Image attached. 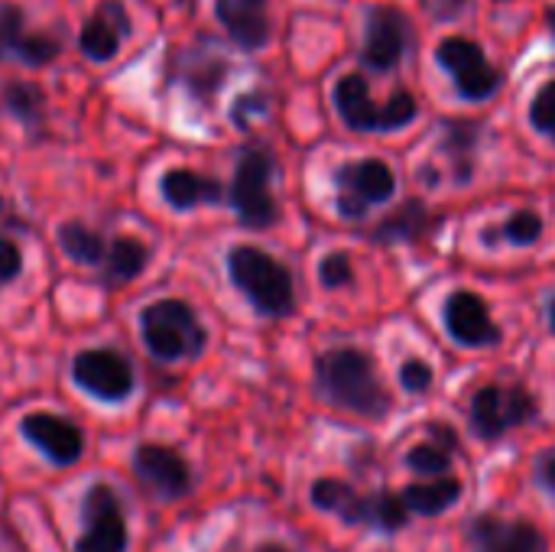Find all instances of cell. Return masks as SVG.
Segmentation results:
<instances>
[{
  "label": "cell",
  "mask_w": 555,
  "mask_h": 552,
  "mask_svg": "<svg viewBox=\"0 0 555 552\" xmlns=\"http://www.w3.org/2000/svg\"><path fill=\"white\" fill-rule=\"evenodd\" d=\"M315 397L335 410L354 413L361 420H387L393 397L384 387L371 355L358 348H332L315 361Z\"/></svg>",
  "instance_id": "obj_1"
},
{
  "label": "cell",
  "mask_w": 555,
  "mask_h": 552,
  "mask_svg": "<svg viewBox=\"0 0 555 552\" xmlns=\"http://www.w3.org/2000/svg\"><path fill=\"white\" fill-rule=\"evenodd\" d=\"M228 277L234 290L257 309L263 319H286L296 309V280L286 264H280L273 254L237 244L228 254Z\"/></svg>",
  "instance_id": "obj_2"
},
{
  "label": "cell",
  "mask_w": 555,
  "mask_h": 552,
  "mask_svg": "<svg viewBox=\"0 0 555 552\" xmlns=\"http://www.w3.org/2000/svg\"><path fill=\"white\" fill-rule=\"evenodd\" d=\"M332 101L341 124L354 133H393L410 127L420 114V104L406 88H397L384 104H377L361 72L341 75L332 88Z\"/></svg>",
  "instance_id": "obj_3"
},
{
  "label": "cell",
  "mask_w": 555,
  "mask_h": 552,
  "mask_svg": "<svg viewBox=\"0 0 555 552\" xmlns=\"http://www.w3.org/2000/svg\"><path fill=\"white\" fill-rule=\"evenodd\" d=\"M140 335L146 351L156 361H195L205 345L208 332L198 322L195 309L182 299H159L140 312Z\"/></svg>",
  "instance_id": "obj_4"
},
{
  "label": "cell",
  "mask_w": 555,
  "mask_h": 552,
  "mask_svg": "<svg viewBox=\"0 0 555 552\" xmlns=\"http://www.w3.org/2000/svg\"><path fill=\"white\" fill-rule=\"evenodd\" d=\"M276 156L267 146H244L234 166V179L228 189V202L237 221L250 231H267L280 221V205L273 195Z\"/></svg>",
  "instance_id": "obj_5"
},
{
  "label": "cell",
  "mask_w": 555,
  "mask_h": 552,
  "mask_svg": "<svg viewBox=\"0 0 555 552\" xmlns=\"http://www.w3.org/2000/svg\"><path fill=\"white\" fill-rule=\"evenodd\" d=\"M540 416V400L520 384H488L472 397V433L481 442H501Z\"/></svg>",
  "instance_id": "obj_6"
},
{
  "label": "cell",
  "mask_w": 555,
  "mask_h": 552,
  "mask_svg": "<svg viewBox=\"0 0 555 552\" xmlns=\"http://www.w3.org/2000/svg\"><path fill=\"white\" fill-rule=\"evenodd\" d=\"M436 62L452 78L459 98L465 101H488L501 91L504 72L488 59L485 46L472 36H446L436 46Z\"/></svg>",
  "instance_id": "obj_7"
},
{
  "label": "cell",
  "mask_w": 555,
  "mask_h": 552,
  "mask_svg": "<svg viewBox=\"0 0 555 552\" xmlns=\"http://www.w3.org/2000/svg\"><path fill=\"white\" fill-rule=\"evenodd\" d=\"M335 189H338V195H335L338 215L348 221H361L371 215V208H377L397 195V176L384 159L364 156V159L341 163L335 169Z\"/></svg>",
  "instance_id": "obj_8"
},
{
  "label": "cell",
  "mask_w": 555,
  "mask_h": 552,
  "mask_svg": "<svg viewBox=\"0 0 555 552\" xmlns=\"http://www.w3.org/2000/svg\"><path fill=\"white\" fill-rule=\"evenodd\" d=\"M78 517H81V537L75 540V552H127L130 530L114 488L91 485L81 498Z\"/></svg>",
  "instance_id": "obj_9"
},
{
  "label": "cell",
  "mask_w": 555,
  "mask_h": 552,
  "mask_svg": "<svg viewBox=\"0 0 555 552\" xmlns=\"http://www.w3.org/2000/svg\"><path fill=\"white\" fill-rule=\"evenodd\" d=\"M416 42L413 20L400 7H374L364 23V46L361 62L374 72H393Z\"/></svg>",
  "instance_id": "obj_10"
},
{
  "label": "cell",
  "mask_w": 555,
  "mask_h": 552,
  "mask_svg": "<svg viewBox=\"0 0 555 552\" xmlns=\"http://www.w3.org/2000/svg\"><path fill=\"white\" fill-rule=\"evenodd\" d=\"M72 384L101 403H124L133 394V368L111 348H91L75 355Z\"/></svg>",
  "instance_id": "obj_11"
},
{
  "label": "cell",
  "mask_w": 555,
  "mask_h": 552,
  "mask_svg": "<svg viewBox=\"0 0 555 552\" xmlns=\"http://www.w3.org/2000/svg\"><path fill=\"white\" fill-rule=\"evenodd\" d=\"M133 36V16L124 0H98L88 20L78 29V52L94 62L107 65L120 55L124 42Z\"/></svg>",
  "instance_id": "obj_12"
},
{
  "label": "cell",
  "mask_w": 555,
  "mask_h": 552,
  "mask_svg": "<svg viewBox=\"0 0 555 552\" xmlns=\"http://www.w3.org/2000/svg\"><path fill=\"white\" fill-rule=\"evenodd\" d=\"M133 472L156 501H182L192 491V468L182 459V452L169 446H159V442L137 446Z\"/></svg>",
  "instance_id": "obj_13"
},
{
  "label": "cell",
  "mask_w": 555,
  "mask_h": 552,
  "mask_svg": "<svg viewBox=\"0 0 555 552\" xmlns=\"http://www.w3.org/2000/svg\"><path fill=\"white\" fill-rule=\"evenodd\" d=\"M472 552H550L546 534L524 517L478 514L468 521Z\"/></svg>",
  "instance_id": "obj_14"
},
{
  "label": "cell",
  "mask_w": 555,
  "mask_h": 552,
  "mask_svg": "<svg viewBox=\"0 0 555 552\" xmlns=\"http://www.w3.org/2000/svg\"><path fill=\"white\" fill-rule=\"evenodd\" d=\"M442 322H446L449 338L455 345H462V348H494L504 338V332L491 319L488 303L478 293H472V290H455L446 299Z\"/></svg>",
  "instance_id": "obj_15"
},
{
  "label": "cell",
  "mask_w": 555,
  "mask_h": 552,
  "mask_svg": "<svg viewBox=\"0 0 555 552\" xmlns=\"http://www.w3.org/2000/svg\"><path fill=\"white\" fill-rule=\"evenodd\" d=\"M20 436L59 468H68L85 455V433L59 413H26Z\"/></svg>",
  "instance_id": "obj_16"
},
{
  "label": "cell",
  "mask_w": 555,
  "mask_h": 552,
  "mask_svg": "<svg viewBox=\"0 0 555 552\" xmlns=\"http://www.w3.org/2000/svg\"><path fill=\"white\" fill-rule=\"evenodd\" d=\"M211 42L215 39H198L195 46H185V49L172 52V62H169L172 81L189 88L192 98H198V101H211L215 91L228 78V59Z\"/></svg>",
  "instance_id": "obj_17"
},
{
  "label": "cell",
  "mask_w": 555,
  "mask_h": 552,
  "mask_svg": "<svg viewBox=\"0 0 555 552\" xmlns=\"http://www.w3.org/2000/svg\"><path fill=\"white\" fill-rule=\"evenodd\" d=\"M215 16L228 39L244 52H260L273 36L270 0H215Z\"/></svg>",
  "instance_id": "obj_18"
},
{
  "label": "cell",
  "mask_w": 555,
  "mask_h": 552,
  "mask_svg": "<svg viewBox=\"0 0 555 552\" xmlns=\"http://www.w3.org/2000/svg\"><path fill=\"white\" fill-rule=\"evenodd\" d=\"M159 195L172 211H192L198 205H218L224 202V185L211 176H202L195 169H166L159 179Z\"/></svg>",
  "instance_id": "obj_19"
},
{
  "label": "cell",
  "mask_w": 555,
  "mask_h": 552,
  "mask_svg": "<svg viewBox=\"0 0 555 552\" xmlns=\"http://www.w3.org/2000/svg\"><path fill=\"white\" fill-rule=\"evenodd\" d=\"M433 228V211L426 202L410 198L397 211H390L374 231H367V241L374 244H416L429 234Z\"/></svg>",
  "instance_id": "obj_20"
},
{
  "label": "cell",
  "mask_w": 555,
  "mask_h": 552,
  "mask_svg": "<svg viewBox=\"0 0 555 552\" xmlns=\"http://www.w3.org/2000/svg\"><path fill=\"white\" fill-rule=\"evenodd\" d=\"M150 264V247L137 238H117L107 244V257L101 264V283L107 290H117L124 283H133Z\"/></svg>",
  "instance_id": "obj_21"
},
{
  "label": "cell",
  "mask_w": 555,
  "mask_h": 552,
  "mask_svg": "<svg viewBox=\"0 0 555 552\" xmlns=\"http://www.w3.org/2000/svg\"><path fill=\"white\" fill-rule=\"evenodd\" d=\"M312 504L332 517H338L345 527H364V495H358L348 482L338 478H319L309 491Z\"/></svg>",
  "instance_id": "obj_22"
},
{
  "label": "cell",
  "mask_w": 555,
  "mask_h": 552,
  "mask_svg": "<svg viewBox=\"0 0 555 552\" xmlns=\"http://www.w3.org/2000/svg\"><path fill=\"white\" fill-rule=\"evenodd\" d=\"M442 150L452 156V169H455V182H468L475 172V150L481 140V124L468 120V117H452L442 124Z\"/></svg>",
  "instance_id": "obj_23"
},
{
  "label": "cell",
  "mask_w": 555,
  "mask_h": 552,
  "mask_svg": "<svg viewBox=\"0 0 555 552\" xmlns=\"http://www.w3.org/2000/svg\"><path fill=\"white\" fill-rule=\"evenodd\" d=\"M462 482L459 478H433V482H420V485H410L400 491L403 504L410 514H423V517H439L446 514L449 508L459 504L462 498Z\"/></svg>",
  "instance_id": "obj_24"
},
{
  "label": "cell",
  "mask_w": 555,
  "mask_h": 552,
  "mask_svg": "<svg viewBox=\"0 0 555 552\" xmlns=\"http://www.w3.org/2000/svg\"><path fill=\"white\" fill-rule=\"evenodd\" d=\"M0 104L10 117H16L23 127H36L46 117V94L36 81H7L0 88Z\"/></svg>",
  "instance_id": "obj_25"
},
{
  "label": "cell",
  "mask_w": 555,
  "mask_h": 552,
  "mask_svg": "<svg viewBox=\"0 0 555 552\" xmlns=\"http://www.w3.org/2000/svg\"><path fill=\"white\" fill-rule=\"evenodd\" d=\"M485 244H511V247H533L543 238V218L533 208H517L507 221H501L498 228H485L481 231Z\"/></svg>",
  "instance_id": "obj_26"
},
{
  "label": "cell",
  "mask_w": 555,
  "mask_h": 552,
  "mask_svg": "<svg viewBox=\"0 0 555 552\" xmlns=\"http://www.w3.org/2000/svg\"><path fill=\"white\" fill-rule=\"evenodd\" d=\"M59 247L72 264H85V267H101L107 257V241L85 228L81 221H65L59 228Z\"/></svg>",
  "instance_id": "obj_27"
},
{
  "label": "cell",
  "mask_w": 555,
  "mask_h": 552,
  "mask_svg": "<svg viewBox=\"0 0 555 552\" xmlns=\"http://www.w3.org/2000/svg\"><path fill=\"white\" fill-rule=\"evenodd\" d=\"M410 524V511L397 491L364 495V527L377 534H400Z\"/></svg>",
  "instance_id": "obj_28"
},
{
  "label": "cell",
  "mask_w": 555,
  "mask_h": 552,
  "mask_svg": "<svg viewBox=\"0 0 555 552\" xmlns=\"http://www.w3.org/2000/svg\"><path fill=\"white\" fill-rule=\"evenodd\" d=\"M59 55H62V39H59L55 33L29 29V26L13 39V46H10V52H7V59H16V62H23V65H29V68L52 65Z\"/></svg>",
  "instance_id": "obj_29"
},
{
  "label": "cell",
  "mask_w": 555,
  "mask_h": 552,
  "mask_svg": "<svg viewBox=\"0 0 555 552\" xmlns=\"http://www.w3.org/2000/svg\"><path fill=\"white\" fill-rule=\"evenodd\" d=\"M406 468L423 475V478H449V468H452V452H446L442 446L436 442H423V446H413L406 452Z\"/></svg>",
  "instance_id": "obj_30"
},
{
  "label": "cell",
  "mask_w": 555,
  "mask_h": 552,
  "mask_svg": "<svg viewBox=\"0 0 555 552\" xmlns=\"http://www.w3.org/2000/svg\"><path fill=\"white\" fill-rule=\"evenodd\" d=\"M530 127L543 137H550L555 143V78L543 81L530 101Z\"/></svg>",
  "instance_id": "obj_31"
},
{
  "label": "cell",
  "mask_w": 555,
  "mask_h": 552,
  "mask_svg": "<svg viewBox=\"0 0 555 552\" xmlns=\"http://www.w3.org/2000/svg\"><path fill=\"white\" fill-rule=\"evenodd\" d=\"M319 283L325 290H345L354 283V264L345 251H332L319 260Z\"/></svg>",
  "instance_id": "obj_32"
},
{
  "label": "cell",
  "mask_w": 555,
  "mask_h": 552,
  "mask_svg": "<svg viewBox=\"0 0 555 552\" xmlns=\"http://www.w3.org/2000/svg\"><path fill=\"white\" fill-rule=\"evenodd\" d=\"M436 384V374H433V364L423 361V358H406L400 364V387L406 394H429Z\"/></svg>",
  "instance_id": "obj_33"
},
{
  "label": "cell",
  "mask_w": 555,
  "mask_h": 552,
  "mask_svg": "<svg viewBox=\"0 0 555 552\" xmlns=\"http://www.w3.org/2000/svg\"><path fill=\"white\" fill-rule=\"evenodd\" d=\"M26 29V10L20 3H0V59H7L13 39Z\"/></svg>",
  "instance_id": "obj_34"
},
{
  "label": "cell",
  "mask_w": 555,
  "mask_h": 552,
  "mask_svg": "<svg viewBox=\"0 0 555 552\" xmlns=\"http://www.w3.org/2000/svg\"><path fill=\"white\" fill-rule=\"evenodd\" d=\"M23 270V254L10 238H0V290L10 286Z\"/></svg>",
  "instance_id": "obj_35"
},
{
  "label": "cell",
  "mask_w": 555,
  "mask_h": 552,
  "mask_svg": "<svg viewBox=\"0 0 555 552\" xmlns=\"http://www.w3.org/2000/svg\"><path fill=\"white\" fill-rule=\"evenodd\" d=\"M472 0H423V7L433 13V20H459L468 10Z\"/></svg>",
  "instance_id": "obj_36"
},
{
  "label": "cell",
  "mask_w": 555,
  "mask_h": 552,
  "mask_svg": "<svg viewBox=\"0 0 555 552\" xmlns=\"http://www.w3.org/2000/svg\"><path fill=\"white\" fill-rule=\"evenodd\" d=\"M537 485L543 488V491H550V495H555V449H550V452H543L540 459H537Z\"/></svg>",
  "instance_id": "obj_37"
},
{
  "label": "cell",
  "mask_w": 555,
  "mask_h": 552,
  "mask_svg": "<svg viewBox=\"0 0 555 552\" xmlns=\"http://www.w3.org/2000/svg\"><path fill=\"white\" fill-rule=\"evenodd\" d=\"M267 107V101H263V94H244L237 104H234V111H231V117H234V124L237 127H247V114H254V111H263Z\"/></svg>",
  "instance_id": "obj_38"
},
{
  "label": "cell",
  "mask_w": 555,
  "mask_h": 552,
  "mask_svg": "<svg viewBox=\"0 0 555 552\" xmlns=\"http://www.w3.org/2000/svg\"><path fill=\"white\" fill-rule=\"evenodd\" d=\"M250 552H289L283 543H260V547H254Z\"/></svg>",
  "instance_id": "obj_39"
},
{
  "label": "cell",
  "mask_w": 555,
  "mask_h": 552,
  "mask_svg": "<svg viewBox=\"0 0 555 552\" xmlns=\"http://www.w3.org/2000/svg\"><path fill=\"white\" fill-rule=\"evenodd\" d=\"M546 26H550V33L555 36V3H550V10H546Z\"/></svg>",
  "instance_id": "obj_40"
},
{
  "label": "cell",
  "mask_w": 555,
  "mask_h": 552,
  "mask_svg": "<svg viewBox=\"0 0 555 552\" xmlns=\"http://www.w3.org/2000/svg\"><path fill=\"white\" fill-rule=\"evenodd\" d=\"M550 332H553V335H555V299H553V303H550Z\"/></svg>",
  "instance_id": "obj_41"
},
{
  "label": "cell",
  "mask_w": 555,
  "mask_h": 552,
  "mask_svg": "<svg viewBox=\"0 0 555 552\" xmlns=\"http://www.w3.org/2000/svg\"><path fill=\"white\" fill-rule=\"evenodd\" d=\"M0 208H3V198H0Z\"/></svg>",
  "instance_id": "obj_42"
},
{
  "label": "cell",
  "mask_w": 555,
  "mask_h": 552,
  "mask_svg": "<svg viewBox=\"0 0 555 552\" xmlns=\"http://www.w3.org/2000/svg\"><path fill=\"white\" fill-rule=\"evenodd\" d=\"M498 3H501V0H498Z\"/></svg>",
  "instance_id": "obj_43"
}]
</instances>
